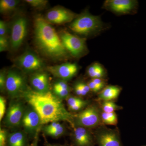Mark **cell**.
<instances>
[{
    "mask_svg": "<svg viewBox=\"0 0 146 146\" xmlns=\"http://www.w3.org/2000/svg\"><path fill=\"white\" fill-rule=\"evenodd\" d=\"M20 1L16 0H1L0 11L2 14H7L15 10Z\"/></svg>",
    "mask_w": 146,
    "mask_h": 146,
    "instance_id": "obj_20",
    "label": "cell"
},
{
    "mask_svg": "<svg viewBox=\"0 0 146 146\" xmlns=\"http://www.w3.org/2000/svg\"><path fill=\"white\" fill-rule=\"evenodd\" d=\"M87 84H88L91 91L94 92V93H98L101 91L102 89L91 80L89 81Z\"/></svg>",
    "mask_w": 146,
    "mask_h": 146,
    "instance_id": "obj_36",
    "label": "cell"
},
{
    "mask_svg": "<svg viewBox=\"0 0 146 146\" xmlns=\"http://www.w3.org/2000/svg\"><path fill=\"white\" fill-rule=\"evenodd\" d=\"M15 64L19 69L27 73L41 71L44 66L42 59L36 53L30 50L16 58Z\"/></svg>",
    "mask_w": 146,
    "mask_h": 146,
    "instance_id": "obj_8",
    "label": "cell"
},
{
    "mask_svg": "<svg viewBox=\"0 0 146 146\" xmlns=\"http://www.w3.org/2000/svg\"><path fill=\"white\" fill-rule=\"evenodd\" d=\"M26 2L35 8H42L46 5L48 1L46 0H26Z\"/></svg>",
    "mask_w": 146,
    "mask_h": 146,
    "instance_id": "obj_25",
    "label": "cell"
},
{
    "mask_svg": "<svg viewBox=\"0 0 146 146\" xmlns=\"http://www.w3.org/2000/svg\"><path fill=\"white\" fill-rule=\"evenodd\" d=\"M25 108L20 101H13L11 102L6 112L4 123L9 127H18L21 125Z\"/></svg>",
    "mask_w": 146,
    "mask_h": 146,
    "instance_id": "obj_11",
    "label": "cell"
},
{
    "mask_svg": "<svg viewBox=\"0 0 146 146\" xmlns=\"http://www.w3.org/2000/svg\"><path fill=\"white\" fill-rule=\"evenodd\" d=\"M8 134L5 129H0V146H7Z\"/></svg>",
    "mask_w": 146,
    "mask_h": 146,
    "instance_id": "obj_31",
    "label": "cell"
},
{
    "mask_svg": "<svg viewBox=\"0 0 146 146\" xmlns=\"http://www.w3.org/2000/svg\"><path fill=\"white\" fill-rule=\"evenodd\" d=\"M28 21L23 16L16 18L11 27L9 44L13 50L18 49L23 44L27 33Z\"/></svg>",
    "mask_w": 146,
    "mask_h": 146,
    "instance_id": "obj_9",
    "label": "cell"
},
{
    "mask_svg": "<svg viewBox=\"0 0 146 146\" xmlns=\"http://www.w3.org/2000/svg\"><path fill=\"white\" fill-rule=\"evenodd\" d=\"M45 146H69L68 144H64V145H61L58 144H50L47 143L45 145Z\"/></svg>",
    "mask_w": 146,
    "mask_h": 146,
    "instance_id": "obj_39",
    "label": "cell"
},
{
    "mask_svg": "<svg viewBox=\"0 0 146 146\" xmlns=\"http://www.w3.org/2000/svg\"><path fill=\"white\" fill-rule=\"evenodd\" d=\"M66 132V129L64 126L60 127L58 129L56 130L48 131H45V134L47 136L54 138H60L65 135Z\"/></svg>",
    "mask_w": 146,
    "mask_h": 146,
    "instance_id": "obj_23",
    "label": "cell"
},
{
    "mask_svg": "<svg viewBox=\"0 0 146 146\" xmlns=\"http://www.w3.org/2000/svg\"><path fill=\"white\" fill-rule=\"evenodd\" d=\"M7 74L5 70H1L0 73V89L1 92L6 91Z\"/></svg>",
    "mask_w": 146,
    "mask_h": 146,
    "instance_id": "obj_28",
    "label": "cell"
},
{
    "mask_svg": "<svg viewBox=\"0 0 146 146\" xmlns=\"http://www.w3.org/2000/svg\"><path fill=\"white\" fill-rule=\"evenodd\" d=\"M38 136H37L36 138L34 139V140L33 141L30 145H29L28 146H38Z\"/></svg>",
    "mask_w": 146,
    "mask_h": 146,
    "instance_id": "obj_38",
    "label": "cell"
},
{
    "mask_svg": "<svg viewBox=\"0 0 146 146\" xmlns=\"http://www.w3.org/2000/svg\"><path fill=\"white\" fill-rule=\"evenodd\" d=\"M6 100L4 97H0V121H1L6 113Z\"/></svg>",
    "mask_w": 146,
    "mask_h": 146,
    "instance_id": "obj_32",
    "label": "cell"
},
{
    "mask_svg": "<svg viewBox=\"0 0 146 146\" xmlns=\"http://www.w3.org/2000/svg\"><path fill=\"white\" fill-rule=\"evenodd\" d=\"M71 135L72 146H95L94 133L90 129L75 127Z\"/></svg>",
    "mask_w": 146,
    "mask_h": 146,
    "instance_id": "obj_12",
    "label": "cell"
},
{
    "mask_svg": "<svg viewBox=\"0 0 146 146\" xmlns=\"http://www.w3.org/2000/svg\"><path fill=\"white\" fill-rule=\"evenodd\" d=\"M76 15L63 7H57L50 9L46 14L45 19L50 24H61L72 23Z\"/></svg>",
    "mask_w": 146,
    "mask_h": 146,
    "instance_id": "obj_13",
    "label": "cell"
},
{
    "mask_svg": "<svg viewBox=\"0 0 146 146\" xmlns=\"http://www.w3.org/2000/svg\"><path fill=\"white\" fill-rule=\"evenodd\" d=\"M102 123L103 125L116 126L118 123L117 115L115 112L108 113L102 112Z\"/></svg>",
    "mask_w": 146,
    "mask_h": 146,
    "instance_id": "obj_21",
    "label": "cell"
},
{
    "mask_svg": "<svg viewBox=\"0 0 146 146\" xmlns=\"http://www.w3.org/2000/svg\"><path fill=\"white\" fill-rule=\"evenodd\" d=\"M22 96L38 113L42 125L65 121L73 126L74 115L68 112L61 100L54 93H39L28 88Z\"/></svg>",
    "mask_w": 146,
    "mask_h": 146,
    "instance_id": "obj_1",
    "label": "cell"
},
{
    "mask_svg": "<svg viewBox=\"0 0 146 146\" xmlns=\"http://www.w3.org/2000/svg\"><path fill=\"white\" fill-rule=\"evenodd\" d=\"M91 80L101 89H103L106 86V82L103 78H94L92 79Z\"/></svg>",
    "mask_w": 146,
    "mask_h": 146,
    "instance_id": "obj_35",
    "label": "cell"
},
{
    "mask_svg": "<svg viewBox=\"0 0 146 146\" xmlns=\"http://www.w3.org/2000/svg\"><path fill=\"white\" fill-rule=\"evenodd\" d=\"M69 27L74 32L86 36L98 34L104 28L99 16H94L88 12L78 16Z\"/></svg>",
    "mask_w": 146,
    "mask_h": 146,
    "instance_id": "obj_3",
    "label": "cell"
},
{
    "mask_svg": "<svg viewBox=\"0 0 146 146\" xmlns=\"http://www.w3.org/2000/svg\"><path fill=\"white\" fill-rule=\"evenodd\" d=\"M87 74L92 79L103 78L105 76L106 72L100 64L95 63L90 65L88 68Z\"/></svg>",
    "mask_w": 146,
    "mask_h": 146,
    "instance_id": "obj_19",
    "label": "cell"
},
{
    "mask_svg": "<svg viewBox=\"0 0 146 146\" xmlns=\"http://www.w3.org/2000/svg\"><path fill=\"white\" fill-rule=\"evenodd\" d=\"M7 25L4 21H0V36H7Z\"/></svg>",
    "mask_w": 146,
    "mask_h": 146,
    "instance_id": "obj_33",
    "label": "cell"
},
{
    "mask_svg": "<svg viewBox=\"0 0 146 146\" xmlns=\"http://www.w3.org/2000/svg\"><path fill=\"white\" fill-rule=\"evenodd\" d=\"M74 90L75 93L77 96L79 97L84 96H86V94L84 93L81 87L80 86L78 82H76L74 86Z\"/></svg>",
    "mask_w": 146,
    "mask_h": 146,
    "instance_id": "obj_34",
    "label": "cell"
},
{
    "mask_svg": "<svg viewBox=\"0 0 146 146\" xmlns=\"http://www.w3.org/2000/svg\"><path fill=\"white\" fill-rule=\"evenodd\" d=\"M70 89V88L67 81L59 79L54 82L53 86V89Z\"/></svg>",
    "mask_w": 146,
    "mask_h": 146,
    "instance_id": "obj_29",
    "label": "cell"
},
{
    "mask_svg": "<svg viewBox=\"0 0 146 146\" xmlns=\"http://www.w3.org/2000/svg\"><path fill=\"white\" fill-rule=\"evenodd\" d=\"M137 1L133 0H108L104 6L106 9L118 14H128L135 11L138 7Z\"/></svg>",
    "mask_w": 146,
    "mask_h": 146,
    "instance_id": "obj_15",
    "label": "cell"
},
{
    "mask_svg": "<svg viewBox=\"0 0 146 146\" xmlns=\"http://www.w3.org/2000/svg\"><path fill=\"white\" fill-rule=\"evenodd\" d=\"M94 133L98 146H123L118 129H112L102 125L97 128Z\"/></svg>",
    "mask_w": 146,
    "mask_h": 146,
    "instance_id": "obj_7",
    "label": "cell"
},
{
    "mask_svg": "<svg viewBox=\"0 0 146 146\" xmlns=\"http://www.w3.org/2000/svg\"><path fill=\"white\" fill-rule=\"evenodd\" d=\"M80 86L81 87L83 91H84V93L87 95L90 91H91L90 88H89V86H88L87 84L83 82L79 81L78 82Z\"/></svg>",
    "mask_w": 146,
    "mask_h": 146,
    "instance_id": "obj_37",
    "label": "cell"
},
{
    "mask_svg": "<svg viewBox=\"0 0 146 146\" xmlns=\"http://www.w3.org/2000/svg\"><path fill=\"white\" fill-rule=\"evenodd\" d=\"M9 41L7 36H0V52L5 51L8 49Z\"/></svg>",
    "mask_w": 146,
    "mask_h": 146,
    "instance_id": "obj_27",
    "label": "cell"
},
{
    "mask_svg": "<svg viewBox=\"0 0 146 146\" xmlns=\"http://www.w3.org/2000/svg\"><path fill=\"white\" fill-rule=\"evenodd\" d=\"M28 135L25 132L17 131L8 134L7 146H28Z\"/></svg>",
    "mask_w": 146,
    "mask_h": 146,
    "instance_id": "obj_18",
    "label": "cell"
},
{
    "mask_svg": "<svg viewBox=\"0 0 146 146\" xmlns=\"http://www.w3.org/2000/svg\"><path fill=\"white\" fill-rule=\"evenodd\" d=\"M59 35L65 49L73 57L78 58L86 54L88 50L84 38H80L66 31H62Z\"/></svg>",
    "mask_w": 146,
    "mask_h": 146,
    "instance_id": "obj_5",
    "label": "cell"
},
{
    "mask_svg": "<svg viewBox=\"0 0 146 146\" xmlns=\"http://www.w3.org/2000/svg\"><path fill=\"white\" fill-rule=\"evenodd\" d=\"M121 90L120 86L116 85L106 86L99 94L98 100L101 102L113 101L118 98Z\"/></svg>",
    "mask_w": 146,
    "mask_h": 146,
    "instance_id": "obj_17",
    "label": "cell"
},
{
    "mask_svg": "<svg viewBox=\"0 0 146 146\" xmlns=\"http://www.w3.org/2000/svg\"><path fill=\"white\" fill-rule=\"evenodd\" d=\"M66 99L68 108L82 103L85 101V100L82 99L79 97L71 96H70Z\"/></svg>",
    "mask_w": 146,
    "mask_h": 146,
    "instance_id": "obj_26",
    "label": "cell"
},
{
    "mask_svg": "<svg viewBox=\"0 0 146 146\" xmlns=\"http://www.w3.org/2000/svg\"><path fill=\"white\" fill-rule=\"evenodd\" d=\"M100 107L102 112L108 113H112L123 109L122 106L116 104L113 101L101 102Z\"/></svg>",
    "mask_w": 146,
    "mask_h": 146,
    "instance_id": "obj_22",
    "label": "cell"
},
{
    "mask_svg": "<svg viewBox=\"0 0 146 146\" xmlns=\"http://www.w3.org/2000/svg\"><path fill=\"white\" fill-rule=\"evenodd\" d=\"M27 88L25 78L21 72L15 69L8 71L7 74L6 91L11 98L22 96Z\"/></svg>",
    "mask_w": 146,
    "mask_h": 146,
    "instance_id": "obj_6",
    "label": "cell"
},
{
    "mask_svg": "<svg viewBox=\"0 0 146 146\" xmlns=\"http://www.w3.org/2000/svg\"><path fill=\"white\" fill-rule=\"evenodd\" d=\"M102 112L100 107L98 105H89L74 116L73 127H81L89 129L97 128L103 125L102 121Z\"/></svg>",
    "mask_w": 146,
    "mask_h": 146,
    "instance_id": "obj_4",
    "label": "cell"
},
{
    "mask_svg": "<svg viewBox=\"0 0 146 146\" xmlns=\"http://www.w3.org/2000/svg\"><path fill=\"white\" fill-rule=\"evenodd\" d=\"M54 94L60 99H67L70 96V89H54Z\"/></svg>",
    "mask_w": 146,
    "mask_h": 146,
    "instance_id": "obj_24",
    "label": "cell"
},
{
    "mask_svg": "<svg viewBox=\"0 0 146 146\" xmlns=\"http://www.w3.org/2000/svg\"><path fill=\"white\" fill-rule=\"evenodd\" d=\"M30 82L33 90L36 92L45 93L50 91L48 76L45 72L39 71L33 73Z\"/></svg>",
    "mask_w": 146,
    "mask_h": 146,
    "instance_id": "obj_16",
    "label": "cell"
},
{
    "mask_svg": "<svg viewBox=\"0 0 146 146\" xmlns=\"http://www.w3.org/2000/svg\"><path fill=\"white\" fill-rule=\"evenodd\" d=\"M63 125L58 122H54L50 123L49 124L45 126L44 127H43V130L44 132L48 131L56 130V129L60 128L63 126Z\"/></svg>",
    "mask_w": 146,
    "mask_h": 146,
    "instance_id": "obj_30",
    "label": "cell"
},
{
    "mask_svg": "<svg viewBox=\"0 0 146 146\" xmlns=\"http://www.w3.org/2000/svg\"><path fill=\"white\" fill-rule=\"evenodd\" d=\"M146 146V145H143V146Z\"/></svg>",
    "mask_w": 146,
    "mask_h": 146,
    "instance_id": "obj_40",
    "label": "cell"
},
{
    "mask_svg": "<svg viewBox=\"0 0 146 146\" xmlns=\"http://www.w3.org/2000/svg\"><path fill=\"white\" fill-rule=\"evenodd\" d=\"M35 42L37 48L46 56L55 60L66 59L68 52L60 35L44 18L36 16L34 21Z\"/></svg>",
    "mask_w": 146,
    "mask_h": 146,
    "instance_id": "obj_2",
    "label": "cell"
},
{
    "mask_svg": "<svg viewBox=\"0 0 146 146\" xmlns=\"http://www.w3.org/2000/svg\"><path fill=\"white\" fill-rule=\"evenodd\" d=\"M47 70L54 76L67 81L75 76L78 72V66L76 63H66L59 65L48 66Z\"/></svg>",
    "mask_w": 146,
    "mask_h": 146,
    "instance_id": "obj_14",
    "label": "cell"
},
{
    "mask_svg": "<svg viewBox=\"0 0 146 146\" xmlns=\"http://www.w3.org/2000/svg\"><path fill=\"white\" fill-rule=\"evenodd\" d=\"M25 108L21 125L25 132L30 138L35 139L38 136V132L42 125L38 113L31 106Z\"/></svg>",
    "mask_w": 146,
    "mask_h": 146,
    "instance_id": "obj_10",
    "label": "cell"
}]
</instances>
